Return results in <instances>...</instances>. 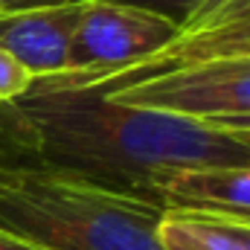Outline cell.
Here are the masks:
<instances>
[{
  "instance_id": "cell-1",
  "label": "cell",
  "mask_w": 250,
  "mask_h": 250,
  "mask_svg": "<svg viewBox=\"0 0 250 250\" xmlns=\"http://www.w3.org/2000/svg\"><path fill=\"white\" fill-rule=\"evenodd\" d=\"M18 105L38 137L35 163L157 207L160 181L172 172L250 166V146L236 134L157 108L114 102L87 84L32 82Z\"/></svg>"
},
{
  "instance_id": "cell-2",
  "label": "cell",
  "mask_w": 250,
  "mask_h": 250,
  "mask_svg": "<svg viewBox=\"0 0 250 250\" xmlns=\"http://www.w3.org/2000/svg\"><path fill=\"white\" fill-rule=\"evenodd\" d=\"M157 204L41 163L0 166V230L44 250H163Z\"/></svg>"
},
{
  "instance_id": "cell-3",
  "label": "cell",
  "mask_w": 250,
  "mask_h": 250,
  "mask_svg": "<svg viewBox=\"0 0 250 250\" xmlns=\"http://www.w3.org/2000/svg\"><path fill=\"white\" fill-rule=\"evenodd\" d=\"M178 26L120 0H90L73 32L64 73L47 82H87L146 62L178 38ZM41 82V79H38Z\"/></svg>"
},
{
  "instance_id": "cell-4",
  "label": "cell",
  "mask_w": 250,
  "mask_h": 250,
  "mask_svg": "<svg viewBox=\"0 0 250 250\" xmlns=\"http://www.w3.org/2000/svg\"><path fill=\"white\" fill-rule=\"evenodd\" d=\"M105 96L114 102L157 108L201 123L250 117V59H212L172 67L137 79L134 84Z\"/></svg>"
},
{
  "instance_id": "cell-5",
  "label": "cell",
  "mask_w": 250,
  "mask_h": 250,
  "mask_svg": "<svg viewBox=\"0 0 250 250\" xmlns=\"http://www.w3.org/2000/svg\"><path fill=\"white\" fill-rule=\"evenodd\" d=\"M84 3L70 6H32L0 9V50H6L32 79L64 73L73 32L82 21Z\"/></svg>"
},
{
  "instance_id": "cell-6",
  "label": "cell",
  "mask_w": 250,
  "mask_h": 250,
  "mask_svg": "<svg viewBox=\"0 0 250 250\" xmlns=\"http://www.w3.org/2000/svg\"><path fill=\"white\" fill-rule=\"evenodd\" d=\"M166 212L250 227V166L181 169L160 181Z\"/></svg>"
},
{
  "instance_id": "cell-7",
  "label": "cell",
  "mask_w": 250,
  "mask_h": 250,
  "mask_svg": "<svg viewBox=\"0 0 250 250\" xmlns=\"http://www.w3.org/2000/svg\"><path fill=\"white\" fill-rule=\"evenodd\" d=\"M157 236L163 250H245L218 221L181 212H166Z\"/></svg>"
},
{
  "instance_id": "cell-8",
  "label": "cell",
  "mask_w": 250,
  "mask_h": 250,
  "mask_svg": "<svg viewBox=\"0 0 250 250\" xmlns=\"http://www.w3.org/2000/svg\"><path fill=\"white\" fill-rule=\"evenodd\" d=\"M38 137L18 102H0V166L35 163Z\"/></svg>"
},
{
  "instance_id": "cell-9",
  "label": "cell",
  "mask_w": 250,
  "mask_h": 250,
  "mask_svg": "<svg viewBox=\"0 0 250 250\" xmlns=\"http://www.w3.org/2000/svg\"><path fill=\"white\" fill-rule=\"evenodd\" d=\"M120 3H131L140 9H148L166 21H172L178 29H187L189 23L201 21L204 15L215 12L218 6H224L227 0H120Z\"/></svg>"
},
{
  "instance_id": "cell-10",
  "label": "cell",
  "mask_w": 250,
  "mask_h": 250,
  "mask_svg": "<svg viewBox=\"0 0 250 250\" xmlns=\"http://www.w3.org/2000/svg\"><path fill=\"white\" fill-rule=\"evenodd\" d=\"M32 73L15 62L6 50H0V102H18L32 87Z\"/></svg>"
},
{
  "instance_id": "cell-11",
  "label": "cell",
  "mask_w": 250,
  "mask_h": 250,
  "mask_svg": "<svg viewBox=\"0 0 250 250\" xmlns=\"http://www.w3.org/2000/svg\"><path fill=\"white\" fill-rule=\"evenodd\" d=\"M70 3H90V0H0V9H32V6H70Z\"/></svg>"
},
{
  "instance_id": "cell-12",
  "label": "cell",
  "mask_w": 250,
  "mask_h": 250,
  "mask_svg": "<svg viewBox=\"0 0 250 250\" xmlns=\"http://www.w3.org/2000/svg\"><path fill=\"white\" fill-rule=\"evenodd\" d=\"M0 250H44V248H38V245H32L26 239H18V236L0 230Z\"/></svg>"
},
{
  "instance_id": "cell-13",
  "label": "cell",
  "mask_w": 250,
  "mask_h": 250,
  "mask_svg": "<svg viewBox=\"0 0 250 250\" xmlns=\"http://www.w3.org/2000/svg\"><path fill=\"white\" fill-rule=\"evenodd\" d=\"M209 125L221 131H250V117H224V120H212Z\"/></svg>"
},
{
  "instance_id": "cell-14",
  "label": "cell",
  "mask_w": 250,
  "mask_h": 250,
  "mask_svg": "<svg viewBox=\"0 0 250 250\" xmlns=\"http://www.w3.org/2000/svg\"><path fill=\"white\" fill-rule=\"evenodd\" d=\"M209 221H212V218H209ZM218 224H221L245 250H250V227H245V224H227V221H218Z\"/></svg>"
},
{
  "instance_id": "cell-15",
  "label": "cell",
  "mask_w": 250,
  "mask_h": 250,
  "mask_svg": "<svg viewBox=\"0 0 250 250\" xmlns=\"http://www.w3.org/2000/svg\"><path fill=\"white\" fill-rule=\"evenodd\" d=\"M230 134H236L242 143H248V146H250V131H230Z\"/></svg>"
}]
</instances>
